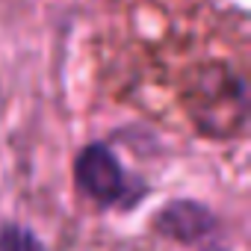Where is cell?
<instances>
[{
    "mask_svg": "<svg viewBox=\"0 0 251 251\" xmlns=\"http://www.w3.org/2000/svg\"><path fill=\"white\" fill-rule=\"evenodd\" d=\"M74 180H77V189L86 198H92L98 207L130 210L148 195V183L124 172L115 151L103 142H92L77 154Z\"/></svg>",
    "mask_w": 251,
    "mask_h": 251,
    "instance_id": "1",
    "label": "cell"
},
{
    "mask_svg": "<svg viewBox=\"0 0 251 251\" xmlns=\"http://www.w3.org/2000/svg\"><path fill=\"white\" fill-rule=\"evenodd\" d=\"M154 230L195 251H227L219 216L192 198H175L154 216Z\"/></svg>",
    "mask_w": 251,
    "mask_h": 251,
    "instance_id": "2",
    "label": "cell"
},
{
    "mask_svg": "<svg viewBox=\"0 0 251 251\" xmlns=\"http://www.w3.org/2000/svg\"><path fill=\"white\" fill-rule=\"evenodd\" d=\"M0 251H48V248L33 227L21 222H3L0 225Z\"/></svg>",
    "mask_w": 251,
    "mask_h": 251,
    "instance_id": "3",
    "label": "cell"
}]
</instances>
